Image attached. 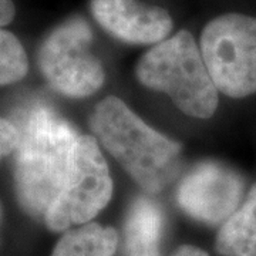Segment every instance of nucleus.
<instances>
[{
  "label": "nucleus",
  "instance_id": "obj_1",
  "mask_svg": "<svg viewBox=\"0 0 256 256\" xmlns=\"http://www.w3.org/2000/svg\"><path fill=\"white\" fill-rule=\"evenodd\" d=\"M18 128L16 198L28 216L40 220L63 190L78 134L67 120L46 106L32 107Z\"/></svg>",
  "mask_w": 256,
  "mask_h": 256
},
{
  "label": "nucleus",
  "instance_id": "obj_4",
  "mask_svg": "<svg viewBox=\"0 0 256 256\" xmlns=\"http://www.w3.org/2000/svg\"><path fill=\"white\" fill-rule=\"evenodd\" d=\"M218 92L244 98L256 92V18L225 13L205 24L200 43Z\"/></svg>",
  "mask_w": 256,
  "mask_h": 256
},
{
  "label": "nucleus",
  "instance_id": "obj_13",
  "mask_svg": "<svg viewBox=\"0 0 256 256\" xmlns=\"http://www.w3.org/2000/svg\"><path fill=\"white\" fill-rule=\"evenodd\" d=\"M20 142L18 128L6 118L0 117V160L18 150Z\"/></svg>",
  "mask_w": 256,
  "mask_h": 256
},
{
  "label": "nucleus",
  "instance_id": "obj_3",
  "mask_svg": "<svg viewBox=\"0 0 256 256\" xmlns=\"http://www.w3.org/2000/svg\"><path fill=\"white\" fill-rule=\"evenodd\" d=\"M136 77L146 88L165 92L190 117L210 118L218 108V88L188 30L146 50L136 66Z\"/></svg>",
  "mask_w": 256,
  "mask_h": 256
},
{
  "label": "nucleus",
  "instance_id": "obj_6",
  "mask_svg": "<svg viewBox=\"0 0 256 256\" xmlns=\"http://www.w3.org/2000/svg\"><path fill=\"white\" fill-rule=\"evenodd\" d=\"M111 196L112 180L97 140L78 136L63 190L43 220L52 232H66L73 225L92 222L107 206Z\"/></svg>",
  "mask_w": 256,
  "mask_h": 256
},
{
  "label": "nucleus",
  "instance_id": "obj_8",
  "mask_svg": "<svg viewBox=\"0 0 256 256\" xmlns=\"http://www.w3.org/2000/svg\"><path fill=\"white\" fill-rule=\"evenodd\" d=\"M90 9L107 33L130 44H158L174 28L166 10L138 0H92Z\"/></svg>",
  "mask_w": 256,
  "mask_h": 256
},
{
  "label": "nucleus",
  "instance_id": "obj_5",
  "mask_svg": "<svg viewBox=\"0 0 256 256\" xmlns=\"http://www.w3.org/2000/svg\"><path fill=\"white\" fill-rule=\"evenodd\" d=\"M92 32L82 18L56 26L37 53V64L48 86L70 98H84L98 92L106 73L92 52Z\"/></svg>",
  "mask_w": 256,
  "mask_h": 256
},
{
  "label": "nucleus",
  "instance_id": "obj_10",
  "mask_svg": "<svg viewBox=\"0 0 256 256\" xmlns=\"http://www.w3.org/2000/svg\"><path fill=\"white\" fill-rule=\"evenodd\" d=\"M215 249L220 256H256V182L220 226Z\"/></svg>",
  "mask_w": 256,
  "mask_h": 256
},
{
  "label": "nucleus",
  "instance_id": "obj_12",
  "mask_svg": "<svg viewBox=\"0 0 256 256\" xmlns=\"http://www.w3.org/2000/svg\"><path fill=\"white\" fill-rule=\"evenodd\" d=\"M28 72V58L18 37L0 28V86L20 82Z\"/></svg>",
  "mask_w": 256,
  "mask_h": 256
},
{
  "label": "nucleus",
  "instance_id": "obj_7",
  "mask_svg": "<svg viewBox=\"0 0 256 256\" xmlns=\"http://www.w3.org/2000/svg\"><path fill=\"white\" fill-rule=\"evenodd\" d=\"M245 178L220 161L196 164L176 190L180 208L210 226L222 225L245 200Z\"/></svg>",
  "mask_w": 256,
  "mask_h": 256
},
{
  "label": "nucleus",
  "instance_id": "obj_9",
  "mask_svg": "<svg viewBox=\"0 0 256 256\" xmlns=\"http://www.w3.org/2000/svg\"><path fill=\"white\" fill-rule=\"evenodd\" d=\"M164 222L158 204L146 196L136 198L124 222L126 256H160Z\"/></svg>",
  "mask_w": 256,
  "mask_h": 256
},
{
  "label": "nucleus",
  "instance_id": "obj_2",
  "mask_svg": "<svg viewBox=\"0 0 256 256\" xmlns=\"http://www.w3.org/2000/svg\"><path fill=\"white\" fill-rule=\"evenodd\" d=\"M90 128L111 156L150 195L178 176L182 146L156 131L118 97H107L90 116Z\"/></svg>",
  "mask_w": 256,
  "mask_h": 256
},
{
  "label": "nucleus",
  "instance_id": "obj_11",
  "mask_svg": "<svg viewBox=\"0 0 256 256\" xmlns=\"http://www.w3.org/2000/svg\"><path fill=\"white\" fill-rule=\"evenodd\" d=\"M117 245L118 234L116 229L88 222L66 230L50 256H112Z\"/></svg>",
  "mask_w": 256,
  "mask_h": 256
},
{
  "label": "nucleus",
  "instance_id": "obj_15",
  "mask_svg": "<svg viewBox=\"0 0 256 256\" xmlns=\"http://www.w3.org/2000/svg\"><path fill=\"white\" fill-rule=\"evenodd\" d=\"M171 256H208L205 250L192 245H182L180 246Z\"/></svg>",
  "mask_w": 256,
  "mask_h": 256
},
{
  "label": "nucleus",
  "instance_id": "obj_14",
  "mask_svg": "<svg viewBox=\"0 0 256 256\" xmlns=\"http://www.w3.org/2000/svg\"><path fill=\"white\" fill-rule=\"evenodd\" d=\"M14 14H16V8L13 0H0V28L12 23Z\"/></svg>",
  "mask_w": 256,
  "mask_h": 256
},
{
  "label": "nucleus",
  "instance_id": "obj_16",
  "mask_svg": "<svg viewBox=\"0 0 256 256\" xmlns=\"http://www.w3.org/2000/svg\"><path fill=\"white\" fill-rule=\"evenodd\" d=\"M2 220H3V210H2V205H0V226H2Z\"/></svg>",
  "mask_w": 256,
  "mask_h": 256
}]
</instances>
